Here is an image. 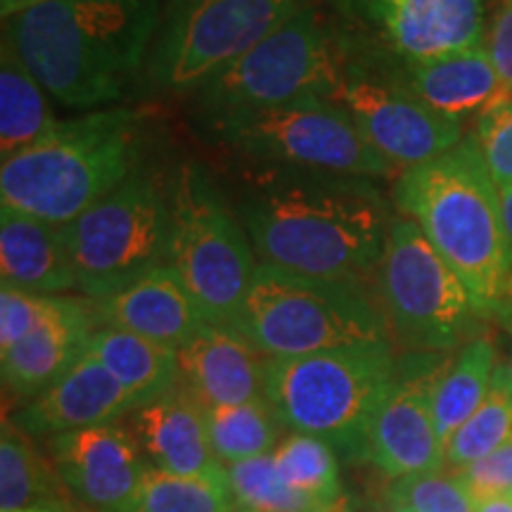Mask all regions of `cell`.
Listing matches in <instances>:
<instances>
[{
  "mask_svg": "<svg viewBox=\"0 0 512 512\" xmlns=\"http://www.w3.org/2000/svg\"><path fill=\"white\" fill-rule=\"evenodd\" d=\"M240 219L259 264L366 287L394 214L370 178L275 166L242 195Z\"/></svg>",
  "mask_w": 512,
  "mask_h": 512,
  "instance_id": "obj_1",
  "label": "cell"
},
{
  "mask_svg": "<svg viewBox=\"0 0 512 512\" xmlns=\"http://www.w3.org/2000/svg\"><path fill=\"white\" fill-rule=\"evenodd\" d=\"M159 19V0H48L3 19V46L15 50L50 98L91 110L124 98Z\"/></svg>",
  "mask_w": 512,
  "mask_h": 512,
  "instance_id": "obj_2",
  "label": "cell"
},
{
  "mask_svg": "<svg viewBox=\"0 0 512 512\" xmlns=\"http://www.w3.org/2000/svg\"><path fill=\"white\" fill-rule=\"evenodd\" d=\"M392 202L458 273L484 318L512 325V247L501 190L472 133L437 159L403 171Z\"/></svg>",
  "mask_w": 512,
  "mask_h": 512,
  "instance_id": "obj_3",
  "label": "cell"
},
{
  "mask_svg": "<svg viewBox=\"0 0 512 512\" xmlns=\"http://www.w3.org/2000/svg\"><path fill=\"white\" fill-rule=\"evenodd\" d=\"M140 138V114L124 107L57 121L0 166V202L53 226H69L138 169Z\"/></svg>",
  "mask_w": 512,
  "mask_h": 512,
  "instance_id": "obj_4",
  "label": "cell"
},
{
  "mask_svg": "<svg viewBox=\"0 0 512 512\" xmlns=\"http://www.w3.org/2000/svg\"><path fill=\"white\" fill-rule=\"evenodd\" d=\"M396 366L392 339L266 358L264 396L292 432L323 439L347 458H366L370 425L392 387Z\"/></svg>",
  "mask_w": 512,
  "mask_h": 512,
  "instance_id": "obj_5",
  "label": "cell"
},
{
  "mask_svg": "<svg viewBox=\"0 0 512 512\" xmlns=\"http://www.w3.org/2000/svg\"><path fill=\"white\" fill-rule=\"evenodd\" d=\"M235 328L266 358L384 342L389 323L368 287L259 264Z\"/></svg>",
  "mask_w": 512,
  "mask_h": 512,
  "instance_id": "obj_6",
  "label": "cell"
},
{
  "mask_svg": "<svg viewBox=\"0 0 512 512\" xmlns=\"http://www.w3.org/2000/svg\"><path fill=\"white\" fill-rule=\"evenodd\" d=\"M351 62L349 38L311 5L202 83L197 100L204 117L266 110L302 98L335 100Z\"/></svg>",
  "mask_w": 512,
  "mask_h": 512,
  "instance_id": "obj_7",
  "label": "cell"
},
{
  "mask_svg": "<svg viewBox=\"0 0 512 512\" xmlns=\"http://www.w3.org/2000/svg\"><path fill=\"white\" fill-rule=\"evenodd\" d=\"M169 202V266L207 323L235 328L259 266L245 226L197 164L178 166L169 181Z\"/></svg>",
  "mask_w": 512,
  "mask_h": 512,
  "instance_id": "obj_8",
  "label": "cell"
},
{
  "mask_svg": "<svg viewBox=\"0 0 512 512\" xmlns=\"http://www.w3.org/2000/svg\"><path fill=\"white\" fill-rule=\"evenodd\" d=\"M76 290L91 302L169 264V183L138 166L119 188L62 226Z\"/></svg>",
  "mask_w": 512,
  "mask_h": 512,
  "instance_id": "obj_9",
  "label": "cell"
},
{
  "mask_svg": "<svg viewBox=\"0 0 512 512\" xmlns=\"http://www.w3.org/2000/svg\"><path fill=\"white\" fill-rule=\"evenodd\" d=\"M389 330L408 351L448 354L484 335V313L418 223L394 216L377 268Z\"/></svg>",
  "mask_w": 512,
  "mask_h": 512,
  "instance_id": "obj_10",
  "label": "cell"
},
{
  "mask_svg": "<svg viewBox=\"0 0 512 512\" xmlns=\"http://www.w3.org/2000/svg\"><path fill=\"white\" fill-rule=\"evenodd\" d=\"M204 119L209 131L230 150L283 169L361 176L370 181H396L401 176V171L363 138L351 114L335 100L302 98L266 110Z\"/></svg>",
  "mask_w": 512,
  "mask_h": 512,
  "instance_id": "obj_11",
  "label": "cell"
},
{
  "mask_svg": "<svg viewBox=\"0 0 512 512\" xmlns=\"http://www.w3.org/2000/svg\"><path fill=\"white\" fill-rule=\"evenodd\" d=\"M316 0H183L164 24L152 76L166 91H192L259 46Z\"/></svg>",
  "mask_w": 512,
  "mask_h": 512,
  "instance_id": "obj_12",
  "label": "cell"
},
{
  "mask_svg": "<svg viewBox=\"0 0 512 512\" xmlns=\"http://www.w3.org/2000/svg\"><path fill=\"white\" fill-rule=\"evenodd\" d=\"M335 102L356 121L363 138L396 169L430 162L465 138L463 121L434 112L408 91L396 74H384L354 60Z\"/></svg>",
  "mask_w": 512,
  "mask_h": 512,
  "instance_id": "obj_13",
  "label": "cell"
},
{
  "mask_svg": "<svg viewBox=\"0 0 512 512\" xmlns=\"http://www.w3.org/2000/svg\"><path fill=\"white\" fill-rule=\"evenodd\" d=\"M446 354L406 351L392 387L370 425L366 460L382 475L401 479L444 470V444L434 422V389L444 373Z\"/></svg>",
  "mask_w": 512,
  "mask_h": 512,
  "instance_id": "obj_14",
  "label": "cell"
},
{
  "mask_svg": "<svg viewBox=\"0 0 512 512\" xmlns=\"http://www.w3.org/2000/svg\"><path fill=\"white\" fill-rule=\"evenodd\" d=\"M48 458L76 501L91 512H136L150 470L126 422L88 427L48 439Z\"/></svg>",
  "mask_w": 512,
  "mask_h": 512,
  "instance_id": "obj_15",
  "label": "cell"
},
{
  "mask_svg": "<svg viewBox=\"0 0 512 512\" xmlns=\"http://www.w3.org/2000/svg\"><path fill=\"white\" fill-rule=\"evenodd\" d=\"M363 29L396 62L482 48L486 0H351Z\"/></svg>",
  "mask_w": 512,
  "mask_h": 512,
  "instance_id": "obj_16",
  "label": "cell"
},
{
  "mask_svg": "<svg viewBox=\"0 0 512 512\" xmlns=\"http://www.w3.org/2000/svg\"><path fill=\"white\" fill-rule=\"evenodd\" d=\"M136 408V399L117 377L86 351L60 380L24 403L10 420L31 439H53L117 422Z\"/></svg>",
  "mask_w": 512,
  "mask_h": 512,
  "instance_id": "obj_17",
  "label": "cell"
},
{
  "mask_svg": "<svg viewBox=\"0 0 512 512\" xmlns=\"http://www.w3.org/2000/svg\"><path fill=\"white\" fill-rule=\"evenodd\" d=\"M176 356L178 387L202 411L264 399L266 356L233 325L204 323Z\"/></svg>",
  "mask_w": 512,
  "mask_h": 512,
  "instance_id": "obj_18",
  "label": "cell"
},
{
  "mask_svg": "<svg viewBox=\"0 0 512 512\" xmlns=\"http://www.w3.org/2000/svg\"><path fill=\"white\" fill-rule=\"evenodd\" d=\"M91 309L98 328L133 332L171 349H181L207 323L169 264L110 297L95 299Z\"/></svg>",
  "mask_w": 512,
  "mask_h": 512,
  "instance_id": "obj_19",
  "label": "cell"
},
{
  "mask_svg": "<svg viewBox=\"0 0 512 512\" xmlns=\"http://www.w3.org/2000/svg\"><path fill=\"white\" fill-rule=\"evenodd\" d=\"M126 427L155 470L197 477L223 467L211 448L200 403L192 401L181 387L128 413Z\"/></svg>",
  "mask_w": 512,
  "mask_h": 512,
  "instance_id": "obj_20",
  "label": "cell"
},
{
  "mask_svg": "<svg viewBox=\"0 0 512 512\" xmlns=\"http://www.w3.org/2000/svg\"><path fill=\"white\" fill-rule=\"evenodd\" d=\"M98 328L91 304L72 299L67 311L48 320L8 351H0L5 392L24 403L48 389L88 351Z\"/></svg>",
  "mask_w": 512,
  "mask_h": 512,
  "instance_id": "obj_21",
  "label": "cell"
},
{
  "mask_svg": "<svg viewBox=\"0 0 512 512\" xmlns=\"http://www.w3.org/2000/svg\"><path fill=\"white\" fill-rule=\"evenodd\" d=\"M0 275L3 285L31 294L76 290V275L62 228L15 209H0Z\"/></svg>",
  "mask_w": 512,
  "mask_h": 512,
  "instance_id": "obj_22",
  "label": "cell"
},
{
  "mask_svg": "<svg viewBox=\"0 0 512 512\" xmlns=\"http://www.w3.org/2000/svg\"><path fill=\"white\" fill-rule=\"evenodd\" d=\"M392 74L434 112L456 121H463L467 114H479L508 93L498 79L486 46L437 60L399 62V69Z\"/></svg>",
  "mask_w": 512,
  "mask_h": 512,
  "instance_id": "obj_23",
  "label": "cell"
},
{
  "mask_svg": "<svg viewBox=\"0 0 512 512\" xmlns=\"http://www.w3.org/2000/svg\"><path fill=\"white\" fill-rule=\"evenodd\" d=\"M0 512H91L62 482L48 453L10 418L0 434Z\"/></svg>",
  "mask_w": 512,
  "mask_h": 512,
  "instance_id": "obj_24",
  "label": "cell"
},
{
  "mask_svg": "<svg viewBox=\"0 0 512 512\" xmlns=\"http://www.w3.org/2000/svg\"><path fill=\"white\" fill-rule=\"evenodd\" d=\"M88 354H93L117 377L138 406L174 392L178 387L176 349L147 337L119 328H95L88 339Z\"/></svg>",
  "mask_w": 512,
  "mask_h": 512,
  "instance_id": "obj_25",
  "label": "cell"
},
{
  "mask_svg": "<svg viewBox=\"0 0 512 512\" xmlns=\"http://www.w3.org/2000/svg\"><path fill=\"white\" fill-rule=\"evenodd\" d=\"M57 119L50 107L48 91L17 53L3 46L0 53V157L10 159L24 147L34 145Z\"/></svg>",
  "mask_w": 512,
  "mask_h": 512,
  "instance_id": "obj_26",
  "label": "cell"
},
{
  "mask_svg": "<svg viewBox=\"0 0 512 512\" xmlns=\"http://www.w3.org/2000/svg\"><path fill=\"white\" fill-rule=\"evenodd\" d=\"M498 368L494 339L479 335L448 358L434 389V422L441 444L456 434V430L482 406L491 389V380Z\"/></svg>",
  "mask_w": 512,
  "mask_h": 512,
  "instance_id": "obj_27",
  "label": "cell"
},
{
  "mask_svg": "<svg viewBox=\"0 0 512 512\" xmlns=\"http://www.w3.org/2000/svg\"><path fill=\"white\" fill-rule=\"evenodd\" d=\"M204 418L211 448L221 465L268 456L285 439V430H290L266 396L238 406L209 408Z\"/></svg>",
  "mask_w": 512,
  "mask_h": 512,
  "instance_id": "obj_28",
  "label": "cell"
},
{
  "mask_svg": "<svg viewBox=\"0 0 512 512\" xmlns=\"http://www.w3.org/2000/svg\"><path fill=\"white\" fill-rule=\"evenodd\" d=\"M273 460L278 475L294 491L316 498L328 508H347L337 453L323 439L302 432L287 434L273 451Z\"/></svg>",
  "mask_w": 512,
  "mask_h": 512,
  "instance_id": "obj_29",
  "label": "cell"
},
{
  "mask_svg": "<svg viewBox=\"0 0 512 512\" xmlns=\"http://www.w3.org/2000/svg\"><path fill=\"white\" fill-rule=\"evenodd\" d=\"M512 441V392L505 363H498L482 406L458 427L444 446V467L460 470Z\"/></svg>",
  "mask_w": 512,
  "mask_h": 512,
  "instance_id": "obj_30",
  "label": "cell"
},
{
  "mask_svg": "<svg viewBox=\"0 0 512 512\" xmlns=\"http://www.w3.org/2000/svg\"><path fill=\"white\" fill-rule=\"evenodd\" d=\"M136 512H242L230 489L226 465L209 475L181 477L147 470Z\"/></svg>",
  "mask_w": 512,
  "mask_h": 512,
  "instance_id": "obj_31",
  "label": "cell"
},
{
  "mask_svg": "<svg viewBox=\"0 0 512 512\" xmlns=\"http://www.w3.org/2000/svg\"><path fill=\"white\" fill-rule=\"evenodd\" d=\"M226 472L242 512H344L287 486L275 470L273 453L226 465Z\"/></svg>",
  "mask_w": 512,
  "mask_h": 512,
  "instance_id": "obj_32",
  "label": "cell"
},
{
  "mask_svg": "<svg viewBox=\"0 0 512 512\" xmlns=\"http://www.w3.org/2000/svg\"><path fill=\"white\" fill-rule=\"evenodd\" d=\"M389 501L408 505L415 512H477V501L453 470L422 472L394 479Z\"/></svg>",
  "mask_w": 512,
  "mask_h": 512,
  "instance_id": "obj_33",
  "label": "cell"
},
{
  "mask_svg": "<svg viewBox=\"0 0 512 512\" xmlns=\"http://www.w3.org/2000/svg\"><path fill=\"white\" fill-rule=\"evenodd\" d=\"M72 299L31 294L17 287H0V351H8L29 337L31 332L46 325L48 320L69 309Z\"/></svg>",
  "mask_w": 512,
  "mask_h": 512,
  "instance_id": "obj_34",
  "label": "cell"
},
{
  "mask_svg": "<svg viewBox=\"0 0 512 512\" xmlns=\"http://www.w3.org/2000/svg\"><path fill=\"white\" fill-rule=\"evenodd\" d=\"M472 138L494 178L496 188L505 190L512 185V93H503L489 107H484L475 119Z\"/></svg>",
  "mask_w": 512,
  "mask_h": 512,
  "instance_id": "obj_35",
  "label": "cell"
},
{
  "mask_svg": "<svg viewBox=\"0 0 512 512\" xmlns=\"http://www.w3.org/2000/svg\"><path fill=\"white\" fill-rule=\"evenodd\" d=\"M453 472H458L477 503L486 498H512V441Z\"/></svg>",
  "mask_w": 512,
  "mask_h": 512,
  "instance_id": "obj_36",
  "label": "cell"
},
{
  "mask_svg": "<svg viewBox=\"0 0 512 512\" xmlns=\"http://www.w3.org/2000/svg\"><path fill=\"white\" fill-rule=\"evenodd\" d=\"M484 46L491 62H494L503 88L512 93V0L503 5V10L496 15L491 29L486 31Z\"/></svg>",
  "mask_w": 512,
  "mask_h": 512,
  "instance_id": "obj_37",
  "label": "cell"
},
{
  "mask_svg": "<svg viewBox=\"0 0 512 512\" xmlns=\"http://www.w3.org/2000/svg\"><path fill=\"white\" fill-rule=\"evenodd\" d=\"M38 3H48V0H0V12H3V19H8L17 12L34 8Z\"/></svg>",
  "mask_w": 512,
  "mask_h": 512,
  "instance_id": "obj_38",
  "label": "cell"
},
{
  "mask_svg": "<svg viewBox=\"0 0 512 512\" xmlns=\"http://www.w3.org/2000/svg\"><path fill=\"white\" fill-rule=\"evenodd\" d=\"M501 211H503L505 233H508V240H510V247H512V185H510V188L501 190Z\"/></svg>",
  "mask_w": 512,
  "mask_h": 512,
  "instance_id": "obj_39",
  "label": "cell"
},
{
  "mask_svg": "<svg viewBox=\"0 0 512 512\" xmlns=\"http://www.w3.org/2000/svg\"><path fill=\"white\" fill-rule=\"evenodd\" d=\"M477 512H512V498H486L477 503Z\"/></svg>",
  "mask_w": 512,
  "mask_h": 512,
  "instance_id": "obj_40",
  "label": "cell"
},
{
  "mask_svg": "<svg viewBox=\"0 0 512 512\" xmlns=\"http://www.w3.org/2000/svg\"><path fill=\"white\" fill-rule=\"evenodd\" d=\"M384 512H415L408 508V505H399V503H392V508H387Z\"/></svg>",
  "mask_w": 512,
  "mask_h": 512,
  "instance_id": "obj_41",
  "label": "cell"
},
{
  "mask_svg": "<svg viewBox=\"0 0 512 512\" xmlns=\"http://www.w3.org/2000/svg\"><path fill=\"white\" fill-rule=\"evenodd\" d=\"M505 375H508V387H510V392H512V354H510V361L505 363Z\"/></svg>",
  "mask_w": 512,
  "mask_h": 512,
  "instance_id": "obj_42",
  "label": "cell"
}]
</instances>
